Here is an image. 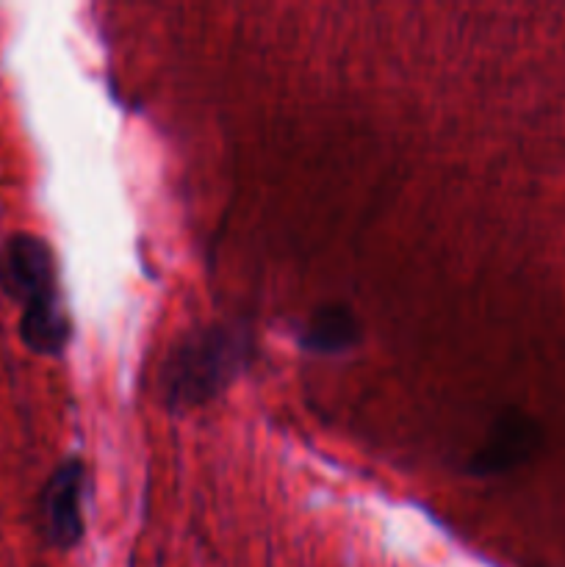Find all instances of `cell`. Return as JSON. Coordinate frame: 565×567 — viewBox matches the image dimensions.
<instances>
[{
    "mask_svg": "<svg viewBox=\"0 0 565 567\" xmlns=\"http://www.w3.org/2000/svg\"><path fill=\"white\" fill-rule=\"evenodd\" d=\"M22 341L39 354H61L70 341V319L59 299L22 310Z\"/></svg>",
    "mask_w": 565,
    "mask_h": 567,
    "instance_id": "8992f818",
    "label": "cell"
},
{
    "mask_svg": "<svg viewBox=\"0 0 565 567\" xmlns=\"http://www.w3.org/2000/svg\"><path fill=\"white\" fill-rule=\"evenodd\" d=\"M537 443H541V426L530 415L507 410L493 421L485 443L471 454L465 471L471 476H496L504 471H513L515 465L532 457Z\"/></svg>",
    "mask_w": 565,
    "mask_h": 567,
    "instance_id": "277c9868",
    "label": "cell"
},
{
    "mask_svg": "<svg viewBox=\"0 0 565 567\" xmlns=\"http://www.w3.org/2000/svg\"><path fill=\"white\" fill-rule=\"evenodd\" d=\"M83 491H86V465L66 460L55 468L42 491V529L59 548H72L83 535Z\"/></svg>",
    "mask_w": 565,
    "mask_h": 567,
    "instance_id": "3957f363",
    "label": "cell"
},
{
    "mask_svg": "<svg viewBox=\"0 0 565 567\" xmlns=\"http://www.w3.org/2000/svg\"><path fill=\"white\" fill-rule=\"evenodd\" d=\"M255 358V338L242 324H210L175 343L161 365V393L172 410H194L225 393Z\"/></svg>",
    "mask_w": 565,
    "mask_h": 567,
    "instance_id": "6da1fadb",
    "label": "cell"
},
{
    "mask_svg": "<svg viewBox=\"0 0 565 567\" xmlns=\"http://www.w3.org/2000/svg\"><path fill=\"white\" fill-rule=\"evenodd\" d=\"M0 282L17 302H22V308L59 299L55 258L48 244L37 236L9 238L0 258Z\"/></svg>",
    "mask_w": 565,
    "mask_h": 567,
    "instance_id": "7a4b0ae2",
    "label": "cell"
},
{
    "mask_svg": "<svg viewBox=\"0 0 565 567\" xmlns=\"http://www.w3.org/2000/svg\"><path fill=\"white\" fill-rule=\"evenodd\" d=\"M360 338V321L347 305H325L308 319L299 343L310 354H343L358 347Z\"/></svg>",
    "mask_w": 565,
    "mask_h": 567,
    "instance_id": "5b68a950",
    "label": "cell"
}]
</instances>
